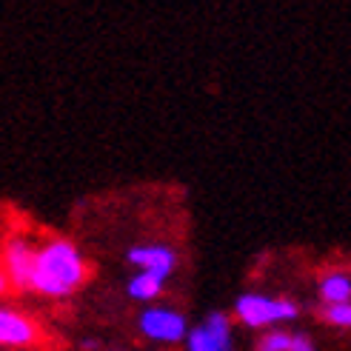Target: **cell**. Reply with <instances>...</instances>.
I'll list each match as a JSON object with an SVG mask.
<instances>
[{
    "mask_svg": "<svg viewBox=\"0 0 351 351\" xmlns=\"http://www.w3.org/2000/svg\"><path fill=\"white\" fill-rule=\"evenodd\" d=\"M92 269L89 260L72 240L51 237L43 245H38V257H34V271H32V291L43 297H69L77 289L86 286Z\"/></svg>",
    "mask_w": 351,
    "mask_h": 351,
    "instance_id": "6da1fadb",
    "label": "cell"
},
{
    "mask_svg": "<svg viewBox=\"0 0 351 351\" xmlns=\"http://www.w3.org/2000/svg\"><path fill=\"white\" fill-rule=\"evenodd\" d=\"M297 308L294 300L289 297H269V294H240L234 300V317L245 326V328H266L274 323H291L297 320Z\"/></svg>",
    "mask_w": 351,
    "mask_h": 351,
    "instance_id": "7a4b0ae2",
    "label": "cell"
},
{
    "mask_svg": "<svg viewBox=\"0 0 351 351\" xmlns=\"http://www.w3.org/2000/svg\"><path fill=\"white\" fill-rule=\"evenodd\" d=\"M137 326H140V335H143V337H149L154 343H166V346L186 343L189 331H191L189 320L183 317V311L169 308V306H152V308H146L137 317Z\"/></svg>",
    "mask_w": 351,
    "mask_h": 351,
    "instance_id": "3957f363",
    "label": "cell"
},
{
    "mask_svg": "<svg viewBox=\"0 0 351 351\" xmlns=\"http://www.w3.org/2000/svg\"><path fill=\"white\" fill-rule=\"evenodd\" d=\"M186 351H234L232 320L226 311H212L189 331Z\"/></svg>",
    "mask_w": 351,
    "mask_h": 351,
    "instance_id": "277c9868",
    "label": "cell"
},
{
    "mask_svg": "<svg viewBox=\"0 0 351 351\" xmlns=\"http://www.w3.org/2000/svg\"><path fill=\"white\" fill-rule=\"evenodd\" d=\"M34 257H38V245L26 234H14L3 245V271L9 277L12 289L29 291L32 289V271H34Z\"/></svg>",
    "mask_w": 351,
    "mask_h": 351,
    "instance_id": "5b68a950",
    "label": "cell"
},
{
    "mask_svg": "<svg viewBox=\"0 0 351 351\" xmlns=\"http://www.w3.org/2000/svg\"><path fill=\"white\" fill-rule=\"evenodd\" d=\"M43 328L26 314L0 306V346L3 348H34L43 346Z\"/></svg>",
    "mask_w": 351,
    "mask_h": 351,
    "instance_id": "8992f818",
    "label": "cell"
},
{
    "mask_svg": "<svg viewBox=\"0 0 351 351\" xmlns=\"http://www.w3.org/2000/svg\"><path fill=\"white\" fill-rule=\"evenodd\" d=\"M129 263L137 266V271H157V274H171L178 266V254L169 245H134L129 249Z\"/></svg>",
    "mask_w": 351,
    "mask_h": 351,
    "instance_id": "52a82bcc",
    "label": "cell"
},
{
    "mask_svg": "<svg viewBox=\"0 0 351 351\" xmlns=\"http://www.w3.org/2000/svg\"><path fill=\"white\" fill-rule=\"evenodd\" d=\"M320 300L326 306H346L351 303V274L348 271H328L320 277Z\"/></svg>",
    "mask_w": 351,
    "mask_h": 351,
    "instance_id": "ba28073f",
    "label": "cell"
},
{
    "mask_svg": "<svg viewBox=\"0 0 351 351\" xmlns=\"http://www.w3.org/2000/svg\"><path fill=\"white\" fill-rule=\"evenodd\" d=\"M163 283H166V274L137 271L129 280V297H132V300H140V303H149V300H154V297L163 291Z\"/></svg>",
    "mask_w": 351,
    "mask_h": 351,
    "instance_id": "9c48e42d",
    "label": "cell"
},
{
    "mask_svg": "<svg viewBox=\"0 0 351 351\" xmlns=\"http://www.w3.org/2000/svg\"><path fill=\"white\" fill-rule=\"evenodd\" d=\"M291 340H294V335L274 328V331H266V335L257 340L254 351H291Z\"/></svg>",
    "mask_w": 351,
    "mask_h": 351,
    "instance_id": "30bf717a",
    "label": "cell"
},
{
    "mask_svg": "<svg viewBox=\"0 0 351 351\" xmlns=\"http://www.w3.org/2000/svg\"><path fill=\"white\" fill-rule=\"evenodd\" d=\"M323 320L335 328H351V303L346 306H323Z\"/></svg>",
    "mask_w": 351,
    "mask_h": 351,
    "instance_id": "8fae6325",
    "label": "cell"
},
{
    "mask_svg": "<svg viewBox=\"0 0 351 351\" xmlns=\"http://www.w3.org/2000/svg\"><path fill=\"white\" fill-rule=\"evenodd\" d=\"M291 351H317V348H314L311 337H306V335H294V340H291Z\"/></svg>",
    "mask_w": 351,
    "mask_h": 351,
    "instance_id": "7c38bea8",
    "label": "cell"
},
{
    "mask_svg": "<svg viewBox=\"0 0 351 351\" xmlns=\"http://www.w3.org/2000/svg\"><path fill=\"white\" fill-rule=\"evenodd\" d=\"M9 289H12V283H9V277H6L3 266H0V297H3V294H9Z\"/></svg>",
    "mask_w": 351,
    "mask_h": 351,
    "instance_id": "4fadbf2b",
    "label": "cell"
}]
</instances>
